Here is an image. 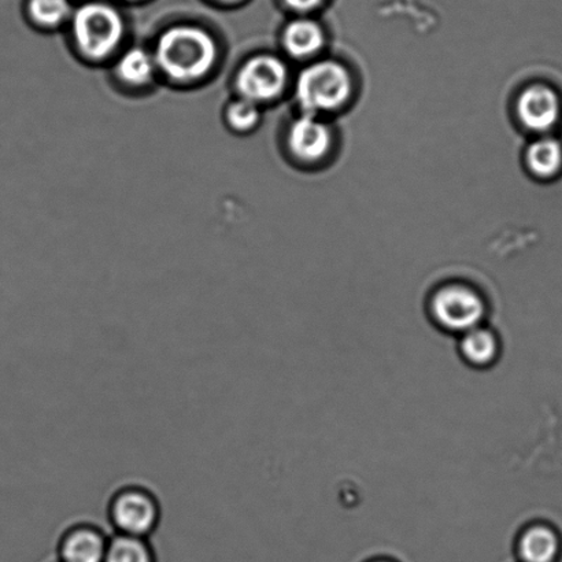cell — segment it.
<instances>
[{
	"instance_id": "obj_4",
	"label": "cell",
	"mask_w": 562,
	"mask_h": 562,
	"mask_svg": "<svg viewBox=\"0 0 562 562\" xmlns=\"http://www.w3.org/2000/svg\"><path fill=\"white\" fill-rule=\"evenodd\" d=\"M351 93L350 71L334 60L313 64L297 77L296 102L306 114L335 112L349 102Z\"/></svg>"
},
{
	"instance_id": "obj_14",
	"label": "cell",
	"mask_w": 562,
	"mask_h": 562,
	"mask_svg": "<svg viewBox=\"0 0 562 562\" xmlns=\"http://www.w3.org/2000/svg\"><path fill=\"white\" fill-rule=\"evenodd\" d=\"M460 349L462 357L473 367H488L497 361L499 340L492 329L481 325L462 334Z\"/></svg>"
},
{
	"instance_id": "obj_5",
	"label": "cell",
	"mask_w": 562,
	"mask_h": 562,
	"mask_svg": "<svg viewBox=\"0 0 562 562\" xmlns=\"http://www.w3.org/2000/svg\"><path fill=\"white\" fill-rule=\"evenodd\" d=\"M238 97L257 104L277 101L289 85V68L273 54H256L239 66L235 75Z\"/></svg>"
},
{
	"instance_id": "obj_3",
	"label": "cell",
	"mask_w": 562,
	"mask_h": 562,
	"mask_svg": "<svg viewBox=\"0 0 562 562\" xmlns=\"http://www.w3.org/2000/svg\"><path fill=\"white\" fill-rule=\"evenodd\" d=\"M106 517L115 533L148 538L161 522V501L146 484H120L109 495Z\"/></svg>"
},
{
	"instance_id": "obj_19",
	"label": "cell",
	"mask_w": 562,
	"mask_h": 562,
	"mask_svg": "<svg viewBox=\"0 0 562 562\" xmlns=\"http://www.w3.org/2000/svg\"><path fill=\"white\" fill-rule=\"evenodd\" d=\"M211 2L220 5H227V8H229V5L240 4L241 2H245V0H211Z\"/></svg>"
},
{
	"instance_id": "obj_15",
	"label": "cell",
	"mask_w": 562,
	"mask_h": 562,
	"mask_svg": "<svg viewBox=\"0 0 562 562\" xmlns=\"http://www.w3.org/2000/svg\"><path fill=\"white\" fill-rule=\"evenodd\" d=\"M71 0H27L26 14L32 24L44 31L68 25L74 14Z\"/></svg>"
},
{
	"instance_id": "obj_16",
	"label": "cell",
	"mask_w": 562,
	"mask_h": 562,
	"mask_svg": "<svg viewBox=\"0 0 562 562\" xmlns=\"http://www.w3.org/2000/svg\"><path fill=\"white\" fill-rule=\"evenodd\" d=\"M261 115L260 104L236 97L225 108L224 120L234 134L246 135L260 125Z\"/></svg>"
},
{
	"instance_id": "obj_17",
	"label": "cell",
	"mask_w": 562,
	"mask_h": 562,
	"mask_svg": "<svg viewBox=\"0 0 562 562\" xmlns=\"http://www.w3.org/2000/svg\"><path fill=\"white\" fill-rule=\"evenodd\" d=\"M147 538L120 536L110 538L104 562H153V553Z\"/></svg>"
},
{
	"instance_id": "obj_1",
	"label": "cell",
	"mask_w": 562,
	"mask_h": 562,
	"mask_svg": "<svg viewBox=\"0 0 562 562\" xmlns=\"http://www.w3.org/2000/svg\"><path fill=\"white\" fill-rule=\"evenodd\" d=\"M158 75L178 86L195 85L212 74L220 60L216 36L192 22L169 25L151 49Z\"/></svg>"
},
{
	"instance_id": "obj_7",
	"label": "cell",
	"mask_w": 562,
	"mask_h": 562,
	"mask_svg": "<svg viewBox=\"0 0 562 562\" xmlns=\"http://www.w3.org/2000/svg\"><path fill=\"white\" fill-rule=\"evenodd\" d=\"M517 114L527 130L547 134L560 123L561 98L552 87L533 85L520 93Z\"/></svg>"
},
{
	"instance_id": "obj_20",
	"label": "cell",
	"mask_w": 562,
	"mask_h": 562,
	"mask_svg": "<svg viewBox=\"0 0 562 562\" xmlns=\"http://www.w3.org/2000/svg\"><path fill=\"white\" fill-rule=\"evenodd\" d=\"M367 562H398L394 559H390V558H374L372 560H369Z\"/></svg>"
},
{
	"instance_id": "obj_9",
	"label": "cell",
	"mask_w": 562,
	"mask_h": 562,
	"mask_svg": "<svg viewBox=\"0 0 562 562\" xmlns=\"http://www.w3.org/2000/svg\"><path fill=\"white\" fill-rule=\"evenodd\" d=\"M110 538L101 527L79 521L63 532L59 555L64 562H104Z\"/></svg>"
},
{
	"instance_id": "obj_2",
	"label": "cell",
	"mask_w": 562,
	"mask_h": 562,
	"mask_svg": "<svg viewBox=\"0 0 562 562\" xmlns=\"http://www.w3.org/2000/svg\"><path fill=\"white\" fill-rule=\"evenodd\" d=\"M68 25L77 54L92 64L103 63L117 54L126 36L124 14L106 0L80 3Z\"/></svg>"
},
{
	"instance_id": "obj_8",
	"label": "cell",
	"mask_w": 562,
	"mask_h": 562,
	"mask_svg": "<svg viewBox=\"0 0 562 562\" xmlns=\"http://www.w3.org/2000/svg\"><path fill=\"white\" fill-rule=\"evenodd\" d=\"M286 146L300 161L318 162L328 156L333 147V132L317 115L302 113L290 125Z\"/></svg>"
},
{
	"instance_id": "obj_12",
	"label": "cell",
	"mask_w": 562,
	"mask_h": 562,
	"mask_svg": "<svg viewBox=\"0 0 562 562\" xmlns=\"http://www.w3.org/2000/svg\"><path fill=\"white\" fill-rule=\"evenodd\" d=\"M281 43L290 57L311 58L324 46L323 27L316 21L301 16L286 24L281 35Z\"/></svg>"
},
{
	"instance_id": "obj_21",
	"label": "cell",
	"mask_w": 562,
	"mask_h": 562,
	"mask_svg": "<svg viewBox=\"0 0 562 562\" xmlns=\"http://www.w3.org/2000/svg\"><path fill=\"white\" fill-rule=\"evenodd\" d=\"M125 2L136 3V2H143V0H125Z\"/></svg>"
},
{
	"instance_id": "obj_18",
	"label": "cell",
	"mask_w": 562,
	"mask_h": 562,
	"mask_svg": "<svg viewBox=\"0 0 562 562\" xmlns=\"http://www.w3.org/2000/svg\"><path fill=\"white\" fill-rule=\"evenodd\" d=\"M283 3L295 13L306 14L318 9L324 0H283Z\"/></svg>"
},
{
	"instance_id": "obj_6",
	"label": "cell",
	"mask_w": 562,
	"mask_h": 562,
	"mask_svg": "<svg viewBox=\"0 0 562 562\" xmlns=\"http://www.w3.org/2000/svg\"><path fill=\"white\" fill-rule=\"evenodd\" d=\"M486 311L482 295L464 284L445 285L431 300L435 322L449 333L465 334L481 327Z\"/></svg>"
},
{
	"instance_id": "obj_13",
	"label": "cell",
	"mask_w": 562,
	"mask_h": 562,
	"mask_svg": "<svg viewBox=\"0 0 562 562\" xmlns=\"http://www.w3.org/2000/svg\"><path fill=\"white\" fill-rule=\"evenodd\" d=\"M527 165L539 179H553L562 170V143L555 137L543 136L527 150Z\"/></svg>"
},
{
	"instance_id": "obj_10",
	"label": "cell",
	"mask_w": 562,
	"mask_h": 562,
	"mask_svg": "<svg viewBox=\"0 0 562 562\" xmlns=\"http://www.w3.org/2000/svg\"><path fill=\"white\" fill-rule=\"evenodd\" d=\"M517 562H560L562 539L558 530L543 522L520 532L515 542Z\"/></svg>"
},
{
	"instance_id": "obj_11",
	"label": "cell",
	"mask_w": 562,
	"mask_h": 562,
	"mask_svg": "<svg viewBox=\"0 0 562 562\" xmlns=\"http://www.w3.org/2000/svg\"><path fill=\"white\" fill-rule=\"evenodd\" d=\"M114 79L130 90H145L158 76L156 59L151 49L135 46L119 54L113 66Z\"/></svg>"
}]
</instances>
